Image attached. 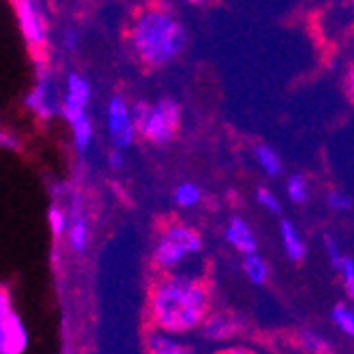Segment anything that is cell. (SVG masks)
<instances>
[{"label":"cell","instance_id":"obj_1","mask_svg":"<svg viewBox=\"0 0 354 354\" xmlns=\"http://www.w3.org/2000/svg\"><path fill=\"white\" fill-rule=\"evenodd\" d=\"M210 293L202 278L189 274H166L149 295V314L155 329L180 335L200 329L208 316Z\"/></svg>","mask_w":354,"mask_h":354},{"label":"cell","instance_id":"obj_2","mask_svg":"<svg viewBox=\"0 0 354 354\" xmlns=\"http://www.w3.org/2000/svg\"><path fill=\"white\" fill-rule=\"evenodd\" d=\"M187 41L189 35L185 24L162 5L142 9L130 28L132 51L142 66L151 71L166 68L176 62L183 55Z\"/></svg>","mask_w":354,"mask_h":354},{"label":"cell","instance_id":"obj_3","mask_svg":"<svg viewBox=\"0 0 354 354\" xmlns=\"http://www.w3.org/2000/svg\"><path fill=\"white\" fill-rule=\"evenodd\" d=\"M132 119L136 125V134L147 138L151 145H168L180 130L183 109L180 102L166 95L155 104L138 100L132 106Z\"/></svg>","mask_w":354,"mask_h":354},{"label":"cell","instance_id":"obj_4","mask_svg":"<svg viewBox=\"0 0 354 354\" xmlns=\"http://www.w3.org/2000/svg\"><path fill=\"white\" fill-rule=\"evenodd\" d=\"M200 248H202V238L196 230H191L180 223H170L155 242L153 263L157 270L170 272L178 268L187 257L200 252Z\"/></svg>","mask_w":354,"mask_h":354},{"label":"cell","instance_id":"obj_5","mask_svg":"<svg viewBox=\"0 0 354 354\" xmlns=\"http://www.w3.org/2000/svg\"><path fill=\"white\" fill-rule=\"evenodd\" d=\"M106 130L117 149L132 147L136 138V125L132 119V109L127 106L123 95H113L106 106Z\"/></svg>","mask_w":354,"mask_h":354},{"label":"cell","instance_id":"obj_6","mask_svg":"<svg viewBox=\"0 0 354 354\" xmlns=\"http://www.w3.org/2000/svg\"><path fill=\"white\" fill-rule=\"evenodd\" d=\"M17 17H19V28L28 45L32 47H43L45 45V21L35 5V0H17Z\"/></svg>","mask_w":354,"mask_h":354},{"label":"cell","instance_id":"obj_7","mask_svg":"<svg viewBox=\"0 0 354 354\" xmlns=\"http://www.w3.org/2000/svg\"><path fill=\"white\" fill-rule=\"evenodd\" d=\"M91 98V87L85 77L71 73L66 77V98H64V117L87 111Z\"/></svg>","mask_w":354,"mask_h":354},{"label":"cell","instance_id":"obj_8","mask_svg":"<svg viewBox=\"0 0 354 354\" xmlns=\"http://www.w3.org/2000/svg\"><path fill=\"white\" fill-rule=\"evenodd\" d=\"M202 335L208 342H225L238 333L240 323L236 320V316L225 314V312H212L204 318V323L200 325Z\"/></svg>","mask_w":354,"mask_h":354},{"label":"cell","instance_id":"obj_9","mask_svg":"<svg viewBox=\"0 0 354 354\" xmlns=\"http://www.w3.org/2000/svg\"><path fill=\"white\" fill-rule=\"evenodd\" d=\"M225 238H227V242L242 254L257 252V238H254L252 230L246 225V221H242L240 216L230 218L227 230H225Z\"/></svg>","mask_w":354,"mask_h":354},{"label":"cell","instance_id":"obj_10","mask_svg":"<svg viewBox=\"0 0 354 354\" xmlns=\"http://www.w3.org/2000/svg\"><path fill=\"white\" fill-rule=\"evenodd\" d=\"M147 350L149 354H196L189 346L176 342L170 333H164L159 329L147 335Z\"/></svg>","mask_w":354,"mask_h":354},{"label":"cell","instance_id":"obj_11","mask_svg":"<svg viewBox=\"0 0 354 354\" xmlns=\"http://www.w3.org/2000/svg\"><path fill=\"white\" fill-rule=\"evenodd\" d=\"M280 238H282V246H284V250L288 254V259L304 261V257H306V244H304L297 227H295L291 221H286V218L280 221Z\"/></svg>","mask_w":354,"mask_h":354},{"label":"cell","instance_id":"obj_12","mask_svg":"<svg viewBox=\"0 0 354 354\" xmlns=\"http://www.w3.org/2000/svg\"><path fill=\"white\" fill-rule=\"evenodd\" d=\"M71 127H73V134H75V145L81 153L87 151L89 142H91V136H93V127H91V121H89V115L87 111L83 113H77V115H68L66 117Z\"/></svg>","mask_w":354,"mask_h":354},{"label":"cell","instance_id":"obj_13","mask_svg":"<svg viewBox=\"0 0 354 354\" xmlns=\"http://www.w3.org/2000/svg\"><path fill=\"white\" fill-rule=\"evenodd\" d=\"M5 327H7V342H5V354H19L26 348V331L15 314L5 316Z\"/></svg>","mask_w":354,"mask_h":354},{"label":"cell","instance_id":"obj_14","mask_svg":"<svg viewBox=\"0 0 354 354\" xmlns=\"http://www.w3.org/2000/svg\"><path fill=\"white\" fill-rule=\"evenodd\" d=\"M89 242V232H87V221L83 214H79L77 206L75 212L71 216V225H68V244L75 252H85Z\"/></svg>","mask_w":354,"mask_h":354},{"label":"cell","instance_id":"obj_15","mask_svg":"<svg viewBox=\"0 0 354 354\" xmlns=\"http://www.w3.org/2000/svg\"><path fill=\"white\" fill-rule=\"evenodd\" d=\"M254 157H257V164L261 166V170L268 176H280L282 174V159H280V155L272 147L257 145L254 147Z\"/></svg>","mask_w":354,"mask_h":354},{"label":"cell","instance_id":"obj_16","mask_svg":"<svg viewBox=\"0 0 354 354\" xmlns=\"http://www.w3.org/2000/svg\"><path fill=\"white\" fill-rule=\"evenodd\" d=\"M242 268H244L246 278H248L252 284H266V280H268V276H270L268 263H266V261L261 259V257L257 254V252L244 254Z\"/></svg>","mask_w":354,"mask_h":354},{"label":"cell","instance_id":"obj_17","mask_svg":"<svg viewBox=\"0 0 354 354\" xmlns=\"http://www.w3.org/2000/svg\"><path fill=\"white\" fill-rule=\"evenodd\" d=\"M286 193H288V200H291L293 204H304L308 202V196H310V191H308V180L304 174H291L286 180Z\"/></svg>","mask_w":354,"mask_h":354},{"label":"cell","instance_id":"obj_18","mask_svg":"<svg viewBox=\"0 0 354 354\" xmlns=\"http://www.w3.org/2000/svg\"><path fill=\"white\" fill-rule=\"evenodd\" d=\"M200 200H202V191L198 185H193V183H183L174 191V202L183 208H193Z\"/></svg>","mask_w":354,"mask_h":354},{"label":"cell","instance_id":"obj_19","mask_svg":"<svg viewBox=\"0 0 354 354\" xmlns=\"http://www.w3.org/2000/svg\"><path fill=\"white\" fill-rule=\"evenodd\" d=\"M299 344H301V348H304L308 354H331L329 342H327L323 335L312 333V331L299 333Z\"/></svg>","mask_w":354,"mask_h":354},{"label":"cell","instance_id":"obj_20","mask_svg":"<svg viewBox=\"0 0 354 354\" xmlns=\"http://www.w3.org/2000/svg\"><path fill=\"white\" fill-rule=\"evenodd\" d=\"M333 323L348 335V337H352L354 339V310L352 308H348V306H344V304H339V306H335L333 308Z\"/></svg>","mask_w":354,"mask_h":354},{"label":"cell","instance_id":"obj_21","mask_svg":"<svg viewBox=\"0 0 354 354\" xmlns=\"http://www.w3.org/2000/svg\"><path fill=\"white\" fill-rule=\"evenodd\" d=\"M68 225H71L68 214L64 212L59 206H51V208H49V227H51V234H53L55 238H59L64 232H66V230H68Z\"/></svg>","mask_w":354,"mask_h":354},{"label":"cell","instance_id":"obj_22","mask_svg":"<svg viewBox=\"0 0 354 354\" xmlns=\"http://www.w3.org/2000/svg\"><path fill=\"white\" fill-rule=\"evenodd\" d=\"M337 270H339V274H342V280H344V286H346L348 297L354 301V259H352V257H344Z\"/></svg>","mask_w":354,"mask_h":354},{"label":"cell","instance_id":"obj_23","mask_svg":"<svg viewBox=\"0 0 354 354\" xmlns=\"http://www.w3.org/2000/svg\"><path fill=\"white\" fill-rule=\"evenodd\" d=\"M254 198H257V202H259L266 210H270V212H274V214H280L282 204L278 202V198L274 196V193H272L270 189L259 187V189H257V193H254Z\"/></svg>","mask_w":354,"mask_h":354},{"label":"cell","instance_id":"obj_24","mask_svg":"<svg viewBox=\"0 0 354 354\" xmlns=\"http://www.w3.org/2000/svg\"><path fill=\"white\" fill-rule=\"evenodd\" d=\"M327 204H329L331 210H337V212H346V210L352 208V200L346 196V193H342V191H329Z\"/></svg>","mask_w":354,"mask_h":354},{"label":"cell","instance_id":"obj_25","mask_svg":"<svg viewBox=\"0 0 354 354\" xmlns=\"http://www.w3.org/2000/svg\"><path fill=\"white\" fill-rule=\"evenodd\" d=\"M325 248H327V254H329V259H331V263H333V268L337 270L339 268V263H342V259H344V254L339 252V246H337V242L327 234L325 236Z\"/></svg>","mask_w":354,"mask_h":354},{"label":"cell","instance_id":"obj_26","mask_svg":"<svg viewBox=\"0 0 354 354\" xmlns=\"http://www.w3.org/2000/svg\"><path fill=\"white\" fill-rule=\"evenodd\" d=\"M109 164H111V168L113 170H121L123 168V164H125V153H123V149H113L111 153H109Z\"/></svg>","mask_w":354,"mask_h":354},{"label":"cell","instance_id":"obj_27","mask_svg":"<svg viewBox=\"0 0 354 354\" xmlns=\"http://www.w3.org/2000/svg\"><path fill=\"white\" fill-rule=\"evenodd\" d=\"M64 47H66V51H75L77 49V35L73 30H68L66 35H64Z\"/></svg>","mask_w":354,"mask_h":354},{"label":"cell","instance_id":"obj_28","mask_svg":"<svg viewBox=\"0 0 354 354\" xmlns=\"http://www.w3.org/2000/svg\"><path fill=\"white\" fill-rule=\"evenodd\" d=\"M5 342H7V327H5V316H0V354H5Z\"/></svg>","mask_w":354,"mask_h":354},{"label":"cell","instance_id":"obj_29","mask_svg":"<svg viewBox=\"0 0 354 354\" xmlns=\"http://www.w3.org/2000/svg\"><path fill=\"white\" fill-rule=\"evenodd\" d=\"M216 354H254V352L248 350V348H242V346H234V348H225V350H221Z\"/></svg>","mask_w":354,"mask_h":354},{"label":"cell","instance_id":"obj_30","mask_svg":"<svg viewBox=\"0 0 354 354\" xmlns=\"http://www.w3.org/2000/svg\"><path fill=\"white\" fill-rule=\"evenodd\" d=\"M9 314V297L0 291V316H7Z\"/></svg>","mask_w":354,"mask_h":354},{"label":"cell","instance_id":"obj_31","mask_svg":"<svg viewBox=\"0 0 354 354\" xmlns=\"http://www.w3.org/2000/svg\"><path fill=\"white\" fill-rule=\"evenodd\" d=\"M348 93H350V98H352V102H354V64H352V68H350V73H348Z\"/></svg>","mask_w":354,"mask_h":354},{"label":"cell","instance_id":"obj_32","mask_svg":"<svg viewBox=\"0 0 354 354\" xmlns=\"http://www.w3.org/2000/svg\"><path fill=\"white\" fill-rule=\"evenodd\" d=\"M183 3H189V5H202L206 0H183Z\"/></svg>","mask_w":354,"mask_h":354}]
</instances>
